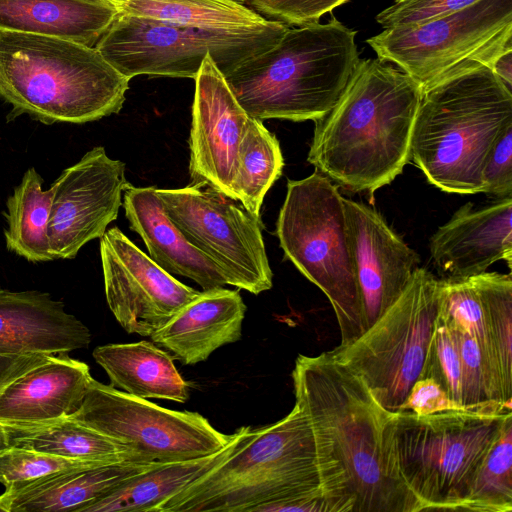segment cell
Here are the masks:
<instances>
[{"instance_id":"cell-34","label":"cell","mask_w":512,"mask_h":512,"mask_svg":"<svg viewBox=\"0 0 512 512\" xmlns=\"http://www.w3.org/2000/svg\"><path fill=\"white\" fill-rule=\"evenodd\" d=\"M98 464L106 463L70 460L26 448L8 446L0 452V484L5 487V493H11L46 476Z\"/></svg>"},{"instance_id":"cell-5","label":"cell","mask_w":512,"mask_h":512,"mask_svg":"<svg viewBox=\"0 0 512 512\" xmlns=\"http://www.w3.org/2000/svg\"><path fill=\"white\" fill-rule=\"evenodd\" d=\"M130 79L95 47L0 30V99L9 116L45 125L83 124L118 113Z\"/></svg>"},{"instance_id":"cell-4","label":"cell","mask_w":512,"mask_h":512,"mask_svg":"<svg viewBox=\"0 0 512 512\" xmlns=\"http://www.w3.org/2000/svg\"><path fill=\"white\" fill-rule=\"evenodd\" d=\"M510 124L511 89L486 65L466 60L422 88L410 159L441 191L483 192L485 158Z\"/></svg>"},{"instance_id":"cell-15","label":"cell","mask_w":512,"mask_h":512,"mask_svg":"<svg viewBox=\"0 0 512 512\" xmlns=\"http://www.w3.org/2000/svg\"><path fill=\"white\" fill-rule=\"evenodd\" d=\"M127 183L125 164L102 146L62 171L51 185L48 234L55 259H74L85 244L104 235L118 216Z\"/></svg>"},{"instance_id":"cell-18","label":"cell","mask_w":512,"mask_h":512,"mask_svg":"<svg viewBox=\"0 0 512 512\" xmlns=\"http://www.w3.org/2000/svg\"><path fill=\"white\" fill-rule=\"evenodd\" d=\"M430 253L440 279H466L493 263L512 262V197L474 208H459L430 239Z\"/></svg>"},{"instance_id":"cell-10","label":"cell","mask_w":512,"mask_h":512,"mask_svg":"<svg viewBox=\"0 0 512 512\" xmlns=\"http://www.w3.org/2000/svg\"><path fill=\"white\" fill-rule=\"evenodd\" d=\"M440 305V278L418 267L398 299L355 340L330 350L377 402L398 412L422 378Z\"/></svg>"},{"instance_id":"cell-37","label":"cell","mask_w":512,"mask_h":512,"mask_svg":"<svg viewBox=\"0 0 512 512\" xmlns=\"http://www.w3.org/2000/svg\"><path fill=\"white\" fill-rule=\"evenodd\" d=\"M479 0H394L376 16L383 27L424 22L461 10Z\"/></svg>"},{"instance_id":"cell-36","label":"cell","mask_w":512,"mask_h":512,"mask_svg":"<svg viewBox=\"0 0 512 512\" xmlns=\"http://www.w3.org/2000/svg\"><path fill=\"white\" fill-rule=\"evenodd\" d=\"M349 0H248L250 8L263 18L287 26L318 23L319 19Z\"/></svg>"},{"instance_id":"cell-23","label":"cell","mask_w":512,"mask_h":512,"mask_svg":"<svg viewBox=\"0 0 512 512\" xmlns=\"http://www.w3.org/2000/svg\"><path fill=\"white\" fill-rule=\"evenodd\" d=\"M158 464L123 461L72 468L2 494L9 512H84L132 476Z\"/></svg>"},{"instance_id":"cell-22","label":"cell","mask_w":512,"mask_h":512,"mask_svg":"<svg viewBox=\"0 0 512 512\" xmlns=\"http://www.w3.org/2000/svg\"><path fill=\"white\" fill-rule=\"evenodd\" d=\"M122 207L130 229L140 235L149 257L166 272L189 278L203 290L227 285L219 267L192 245L168 217L156 187L127 183Z\"/></svg>"},{"instance_id":"cell-29","label":"cell","mask_w":512,"mask_h":512,"mask_svg":"<svg viewBox=\"0 0 512 512\" xmlns=\"http://www.w3.org/2000/svg\"><path fill=\"white\" fill-rule=\"evenodd\" d=\"M284 158L276 136L259 119L250 117L242 137L232 183L235 199L261 218L263 199L282 175Z\"/></svg>"},{"instance_id":"cell-19","label":"cell","mask_w":512,"mask_h":512,"mask_svg":"<svg viewBox=\"0 0 512 512\" xmlns=\"http://www.w3.org/2000/svg\"><path fill=\"white\" fill-rule=\"evenodd\" d=\"M93 380L89 366L67 353L51 354L0 392V424L24 427L72 416Z\"/></svg>"},{"instance_id":"cell-8","label":"cell","mask_w":512,"mask_h":512,"mask_svg":"<svg viewBox=\"0 0 512 512\" xmlns=\"http://www.w3.org/2000/svg\"><path fill=\"white\" fill-rule=\"evenodd\" d=\"M285 257L328 298L340 345L367 329L351 252L344 197L319 171L288 180L276 222Z\"/></svg>"},{"instance_id":"cell-13","label":"cell","mask_w":512,"mask_h":512,"mask_svg":"<svg viewBox=\"0 0 512 512\" xmlns=\"http://www.w3.org/2000/svg\"><path fill=\"white\" fill-rule=\"evenodd\" d=\"M512 31V0H479L424 22L384 28L366 40L377 58L394 64L421 87L466 60L481 63Z\"/></svg>"},{"instance_id":"cell-31","label":"cell","mask_w":512,"mask_h":512,"mask_svg":"<svg viewBox=\"0 0 512 512\" xmlns=\"http://www.w3.org/2000/svg\"><path fill=\"white\" fill-rule=\"evenodd\" d=\"M477 290L498 364L505 400L512 403V278L483 272L470 277Z\"/></svg>"},{"instance_id":"cell-39","label":"cell","mask_w":512,"mask_h":512,"mask_svg":"<svg viewBox=\"0 0 512 512\" xmlns=\"http://www.w3.org/2000/svg\"><path fill=\"white\" fill-rule=\"evenodd\" d=\"M448 410L467 411L453 401L434 379L426 377L413 384L398 412L410 411L417 416H425Z\"/></svg>"},{"instance_id":"cell-24","label":"cell","mask_w":512,"mask_h":512,"mask_svg":"<svg viewBox=\"0 0 512 512\" xmlns=\"http://www.w3.org/2000/svg\"><path fill=\"white\" fill-rule=\"evenodd\" d=\"M118 13L111 0H0V30L95 47Z\"/></svg>"},{"instance_id":"cell-32","label":"cell","mask_w":512,"mask_h":512,"mask_svg":"<svg viewBox=\"0 0 512 512\" xmlns=\"http://www.w3.org/2000/svg\"><path fill=\"white\" fill-rule=\"evenodd\" d=\"M439 316L446 322L465 330L477 340L486 364L504 397L501 376L489 338L483 307L470 278L440 279ZM505 402L512 405L506 400Z\"/></svg>"},{"instance_id":"cell-38","label":"cell","mask_w":512,"mask_h":512,"mask_svg":"<svg viewBox=\"0 0 512 512\" xmlns=\"http://www.w3.org/2000/svg\"><path fill=\"white\" fill-rule=\"evenodd\" d=\"M483 193L498 199L512 195V124L491 146L482 169Z\"/></svg>"},{"instance_id":"cell-43","label":"cell","mask_w":512,"mask_h":512,"mask_svg":"<svg viewBox=\"0 0 512 512\" xmlns=\"http://www.w3.org/2000/svg\"><path fill=\"white\" fill-rule=\"evenodd\" d=\"M0 511L9 512V504L3 494L0 495Z\"/></svg>"},{"instance_id":"cell-20","label":"cell","mask_w":512,"mask_h":512,"mask_svg":"<svg viewBox=\"0 0 512 512\" xmlns=\"http://www.w3.org/2000/svg\"><path fill=\"white\" fill-rule=\"evenodd\" d=\"M90 342L88 327L50 294L0 288V354L68 353Z\"/></svg>"},{"instance_id":"cell-35","label":"cell","mask_w":512,"mask_h":512,"mask_svg":"<svg viewBox=\"0 0 512 512\" xmlns=\"http://www.w3.org/2000/svg\"><path fill=\"white\" fill-rule=\"evenodd\" d=\"M426 377L434 379L453 401L462 405L461 365L457 344L449 326L439 314L422 378Z\"/></svg>"},{"instance_id":"cell-27","label":"cell","mask_w":512,"mask_h":512,"mask_svg":"<svg viewBox=\"0 0 512 512\" xmlns=\"http://www.w3.org/2000/svg\"><path fill=\"white\" fill-rule=\"evenodd\" d=\"M3 427L8 446L86 462H137L125 445L70 417L35 426Z\"/></svg>"},{"instance_id":"cell-16","label":"cell","mask_w":512,"mask_h":512,"mask_svg":"<svg viewBox=\"0 0 512 512\" xmlns=\"http://www.w3.org/2000/svg\"><path fill=\"white\" fill-rule=\"evenodd\" d=\"M194 81L188 140L190 178L192 183L205 184L235 199L232 183L239 146L250 116L235 98L210 54Z\"/></svg>"},{"instance_id":"cell-1","label":"cell","mask_w":512,"mask_h":512,"mask_svg":"<svg viewBox=\"0 0 512 512\" xmlns=\"http://www.w3.org/2000/svg\"><path fill=\"white\" fill-rule=\"evenodd\" d=\"M323 496L333 512H353L345 476L325 442L294 404L281 420L251 429L224 460L155 512H254L295 497Z\"/></svg>"},{"instance_id":"cell-9","label":"cell","mask_w":512,"mask_h":512,"mask_svg":"<svg viewBox=\"0 0 512 512\" xmlns=\"http://www.w3.org/2000/svg\"><path fill=\"white\" fill-rule=\"evenodd\" d=\"M289 26L264 22L230 29L181 26L119 12L95 45L121 74L194 79L207 55L226 75L273 46Z\"/></svg>"},{"instance_id":"cell-26","label":"cell","mask_w":512,"mask_h":512,"mask_svg":"<svg viewBox=\"0 0 512 512\" xmlns=\"http://www.w3.org/2000/svg\"><path fill=\"white\" fill-rule=\"evenodd\" d=\"M252 427L242 426L221 450L200 458L160 463L138 473L84 512H155L168 498L227 458L248 436Z\"/></svg>"},{"instance_id":"cell-17","label":"cell","mask_w":512,"mask_h":512,"mask_svg":"<svg viewBox=\"0 0 512 512\" xmlns=\"http://www.w3.org/2000/svg\"><path fill=\"white\" fill-rule=\"evenodd\" d=\"M351 252L366 327L402 294L419 255L372 207L344 198Z\"/></svg>"},{"instance_id":"cell-42","label":"cell","mask_w":512,"mask_h":512,"mask_svg":"<svg viewBox=\"0 0 512 512\" xmlns=\"http://www.w3.org/2000/svg\"><path fill=\"white\" fill-rule=\"evenodd\" d=\"M8 447L4 427L0 424V452Z\"/></svg>"},{"instance_id":"cell-25","label":"cell","mask_w":512,"mask_h":512,"mask_svg":"<svg viewBox=\"0 0 512 512\" xmlns=\"http://www.w3.org/2000/svg\"><path fill=\"white\" fill-rule=\"evenodd\" d=\"M93 358L104 369L111 386L144 399L186 403L187 382L172 356L153 342L106 344L93 350Z\"/></svg>"},{"instance_id":"cell-40","label":"cell","mask_w":512,"mask_h":512,"mask_svg":"<svg viewBox=\"0 0 512 512\" xmlns=\"http://www.w3.org/2000/svg\"><path fill=\"white\" fill-rule=\"evenodd\" d=\"M51 354H0V392L14 379L44 362Z\"/></svg>"},{"instance_id":"cell-28","label":"cell","mask_w":512,"mask_h":512,"mask_svg":"<svg viewBox=\"0 0 512 512\" xmlns=\"http://www.w3.org/2000/svg\"><path fill=\"white\" fill-rule=\"evenodd\" d=\"M42 185L40 174L29 168L8 197L4 213L7 249L33 263L55 260L48 234L53 189L43 190Z\"/></svg>"},{"instance_id":"cell-11","label":"cell","mask_w":512,"mask_h":512,"mask_svg":"<svg viewBox=\"0 0 512 512\" xmlns=\"http://www.w3.org/2000/svg\"><path fill=\"white\" fill-rule=\"evenodd\" d=\"M70 418L125 445L141 463L207 456L234 436L218 431L198 412L164 408L95 379Z\"/></svg>"},{"instance_id":"cell-14","label":"cell","mask_w":512,"mask_h":512,"mask_svg":"<svg viewBox=\"0 0 512 512\" xmlns=\"http://www.w3.org/2000/svg\"><path fill=\"white\" fill-rule=\"evenodd\" d=\"M107 304L127 333L150 337L200 291L158 266L118 227L100 238Z\"/></svg>"},{"instance_id":"cell-41","label":"cell","mask_w":512,"mask_h":512,"mask_svg":"<svg viewBox=\"0 0 512 512\" xmlns=\"http://www.w3.org/2000/svg\"><path fill=\"white\" fill-rule=\"evenodd\" d=\"M510 89L512 86V49L499 54L488 66Z\"/></svg>"},{"instance_id":"cell-2","label":"cell","mask_w":512,"mask_h":512,"mask_svg":"<svg viewBox=\"0 0 512 512\" xmlns=\"http://www.w3.org/2000/svg\"><path fill=\"white\" fill-rule=\"evenodd\" d=\"M421 96L399 67L360 59L335 105L314 121L307 161L343 189L373 197L410 160Z\"/></svg>"},{"instance_id":"cell-30","label":"cell","mask_w":512,"mask_h":512,"mask_svg":"<svg viewBox=\"0 0 512 512\" xmlns=\"http://www.w3.org/2000/svg\"><path fill=\"white\" fill-rule=\"evenodd\" d=\"M119 12L181 26L230 29L266 19L233 0H111Z\"/></svg>"},{"instance_id":"cell-6","label":"cell","mask_w":512,"mask_h":512,"mask_svg":"<svg viewBox=\"0 0 512 512\" xmlns=\"http://www.w3.org/2000/svg\"><path fill=\"white\" fill-rule=\"evenodd\" d=\"M355 37L334 17L289 27L224 76L250 117L316 121L335 105L360 61Z\"/></svg>"},{"instance_id":"cell-12","label":"cell","mask_w":512,"mask_h":512,"mask_svg":"<svg viewBox=\"0 0 512 512\" xmlns=\"http://www.w3.org/2000/svg\"><path fill=\"white\" fill-rule=\"evenodd\" d=\"M156 193L176 227L222 271L227 285L254 295L271 289L273 272L261 218L218 190L200 183Z\"/></svg>"},{"instance_id":"cell-3","label":"cell","mask_w":512,"mask_h":512,"mask_svg":"<svg viewBox=\"0 0 512 512\" xmlns=\"http://www.w3.org/2000/svg\"><path fill=\"white\" fill-rule=\"evenodd\" d=\"M295 403L328 444L354 500V512H420L402 482L393 449V417L363 380L329 351L298 355Z\"/></svg>"},{"instance_id":"cell-33","label":"cell","mask_w":512,"mask_h":512,"mask_svg":"<svg viewBox=\"0 0 512 512\" xmlns=\"http://www.w3.org/2000/svg\"><path fill=\"white\" fill-rule=\"evenodd\" d=\"M466 511H512V419L506 423L481 465Z\"/></svg>"},{"instance_id":"cell-7","label":"cell","mask_w":512,"mask_h":512,"mask_svg":"<svg viewBox=\"0 0 512 512\" xmlns=\"http://www.w3.org/2000/svg\"><path fill=\"white\" fill-rule=\"evenodd\" d=\"M512 412H395L392 437L400 478L421 511H466L486 456Z\"/></svg>"},{"instance_id":"cell-21","label":"cell","mask_w":512,"mask_h":512,"mask_svg":"<svg viewBox=\"0 0 512 512\" xmlns=\"http://www.w3.org/2000/svg\"><path fill=\"white\" fill-rule=\"evenodd\" d=\"M245 312L238 290H203L150 338L173 359L194 365L241 338Z\"/></svg>"}]
</instances>
